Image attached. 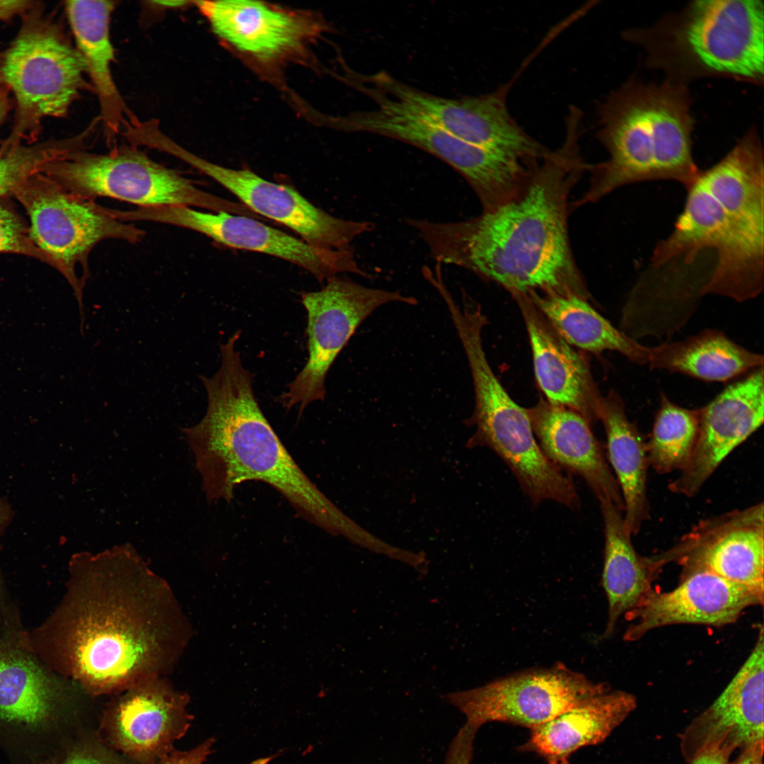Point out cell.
Here are the masks:
<instances>
[{
    "label": "cell",
    "instance_id": "1",
    "mask_svg": "<svg viewBox=\"0 0 764 764\" xmlns=\"http://www.w3.org/2000/svg\"><path fill=\"white\" fill-rule=\"evenodd\" d=\"M192 635L169 584L122 543L74 554L61 602L21 642L54 673L100 694L166 677Z\"/></svg>",
    "mask_w": 764,
    "mask_h": 764
},
{
    "label": "cell",
    "instance_id": "2",
    "mask_svg": "<svg viewBox=\"0 0 764 764\" xmlns=\"http://www.w3.org/2000/svg\"><path fill=\"white\" fill-rule=\"evenodd\" d=\"M562 145L533 164L519 191L497 207L458 221L407 219L439 264L464 268L514 295L531 291L587 299L568 231L569 196L587 171L580 126L566 123Z\"/></svg>",
    "mask_w": 764,
    "mask_h": 764
},
{
    "label": "cell",
    "instance_id": "3",
    "mask_svg": "<svg viewBox=\"0 0 764 764\" xmlns=\"http://www.w3.org/2000/svg\"><path fill=\"white\" fill-rule=\"evenodd\" d=\"M236 332L220 345L221 365L210 378L199 376L207 394L205 415L183 428L210 502H230L235 487L250 480L281 493L309 522L353 543L364 530L338 509L303 472L262 413L253 390L254 375L244 368Z\"/></svg>",
    "mask_w": 764,
    "mask_h": 764
},
{
    "label": "cell",
    "instance_id": "4",
    "mask_svg": "<svg viewBox=\"0 0 764 764\" xmlns=\"http://www.w3.org/2000/svg\"><path fill=\"white\" fill-rule=\"evenodd\" d=\"M671 233L651 262L709 282L708 295L743 302L764 284V156L744 135L718 163L701 170Z\"/></svg>",
    "mask_w": 764,
    "mask_h": 764
},
{
    "label": "cell",
    "instance_id": "5",
    "mask_svg": "<svg viewBox=\"0 0 764 764\" xmlns=\"http://www.w3.org/2000/svg\"><path fill=\"white\" fill-rule=\"evenodd\" d=\"M693 123L686 85L630 79L613 91L598 108L596 137L608 158L589 164L588 188L570 202L571 212L639 182L673 180L687 189L701 171L692 154Z\"/></svg>",
    "mask_w": 764,
    "mask_h": 764
},
{
    "label": "cell",
    "instance_id": "6",
    "mask_svg": "<svg viewBox=\"0 0 764 764\" xmlns=\"http://www.w3.org/2000/svg\"><path fill=\"white\" fill-rule=\"evenodd\" d=\"M624 36L642 47L647 64L671 81L685 85L695 79L724 77L763 84V1H694Z\"/></svg>",
    "mask_w": 764,
    "mask_h": 764
},
{
    "label": "cell",
    "instance_id": "7",
    "mask_svg": "<svg viewBox=\"0 0 764 764\" xmlns=\"http://www.w3.org/2000/svg\"><path fill=\"white\" fill-rule=\"evenodd\" d=\"M20 30L0 55V79L16 100L6 139L34 143L46 117H63L87 86L85 63L63 28L39 2L21 16Z\"/></svg>",
    "mask_w": 764,
    "mask_h": 764
},
{
    "label": "cell",
    "instance_id": "8",
    "mask_svg": "<svg viewBox=\"0 0 764 764\" xmlns=\"http://www.w3.org/2000/svg\"><path fill=\"white\" fill-rule=\"evenodd\" d=\"M79 137L41 170L66 190L84 199L107 197L139 207L183 205L251 216L245 205L197 187L178 171L151 159L133 145L98 154L81 147Z\"/></svg>",
    "mask_w": 764,
    "mask_h": 764
},
{
    "label": "cell",
    "instance_id": "9",
    "mask_svg": "<svg viewBox=\"0 0 764 764\" xmlns=\"http://www.w3.org/2000/svg\"><path fill=\"white\" fill-rule=\"evenodd\" d=\"M12 195L29 216L33 242L72 287L83 329L86 284L77 274L78 268L86 282L90 277L88 257L98 243L117 239L137 243L144 238L145 231L117 219L95 200L66 190L41 170L22 181Z\"/></svg>",
    "mask_w": 764,
    "mask_h": 764
},
{
    "label": "cell",
    "instance_id": "10",
    "mask_svg": "<svg viewBox=\"0 0 764 764\" xmlns=\"http://www.w3.org/2000/svg\"><path fill=\"white\" fill-rule=\"evenodd\" d=\"M301 303L307 312V361L281 397L289 410L306 406L325 396V381L338 354L361 324L378 308L390 303L415 305L417 300L399 291L372 288L335 277L320 290L306 292Z\"/></svg>",
    "mask_w": 764,
    "mask_h": 764
},
{
    "label": "cell",
    "instance_id": "11",
    "mask_svg": "<svg viewBox=\"0 0 764 764\" xmlns=\"http://www.w3.org/2000/svg\"><path fill=\"white\" fill-rule=\"evenodd\" d=\"M374 110L350 113V132L395 139L422 149L451 166L466 180L482 209L508 199L520 182L522 166L516 159L465 142L434 124L386 101Z\"/></svg>",
    "mask_w": 764,
    "mask_h": 764
},
{
    "label": "cell",
    "instance_id": "12",
    "mask_svg": "<svg viewBox=\"0 0 764 764\" xmlns=\"http://www.w3.org/2000/svg\"><path fill=\"white\" fill-rule=\"evenodd\" d=\"M610 686L593 682L562 663L528 669L445 698L478 729L502 722L533 729Z\"/></svg>",
    "mask_w": 764,
    "mask_h": 764
},
{
    "label": "cell",
    "instance_id": "13",
    "mask_svg": "<svg viewBox=\"0 0 764 764\" xmlns=\"http://www.w3.org/2000/svg\"><path fill=\"white\" fill-rule=\"evenodd\" d=\"M193 3L222 45L255 69L269 74L302 57L327 28L321 18L310 11L262 1Z\"/></svg>",
    "mask_w": 764,
    "mask_h": 764
},
{
    "label": "cell",
    "instance_id": "14",
    "mask_svg": "<svg viewBox=\"0 0 764 764\" xmlns=\"http://www.w3.org/2000/svg\"><path fill=\"white\" fill-rule=\"evenodd\" d=\"M129 216L133 221H154L185 228L228 247L282 259L306 270L320 282L347 273L369 277L352 250L316 248L253 217L226 212H202L183 205L137 207L130 212Z\"/></svg>",
    "mask_w": 764,
    "mask_h": 764
},
{
    "label": "cell",
    "instance_id": "15",
    "mask_svg": "<svg viewBox=\"0 0 764 764\" xmlns=\"http://www.w3.org/2000/svg\"><path fill=\"white\" fill-rule=\"evenodd\" d=\"M166 153L219 183L254 214L289 228L314 247L352 250L354 239L374 228L370 221L336 217L316 207L289 185L271 182L248 169H233L212 163L175 141L168 144Z\"/></svg>",
    "mask_w": 764,
    "mask_h": 764
},
{
    "label": "cell",
    "instance_id": "16",
    "mask_svg": "<svg viewBox=\"0 0 764 764\" xmlns=\"http://www.w3.org/2000/svg\"><path fill=\"white\" fill-rule=\"evenodd\" d=\"M764 591L727 580L700 567H683L681 581L668 591L652 590L624 616V639L634 642L671 625L721 627L737 620L752 606L763 605Z\"/></svg>",
    "mask_w": 764,
    "mask_h": 764
},
{
    "label": "cell",
    "instance_id": "17",
    "mask_svg": "<svg viewBox=\"0 0 764 764\" xmlns=\"http://www.w3.org/2000/svg\"><path fill=\"white\" fill-rule=\"evenodd\" d=\"M763 367L727 386L700 408L699 430L691 458L668 489L695 496L731 451L763 423Z\"/></svg>",
    "mask_w": 764,
    "mask_h": 764
},
{
    "label": "cell",
    "instance_id": "18",
    "mask_svg": "<svg viewBox=\"0 0 764 764\" xmlns=\"http://www.w3.org/2000/svg\"><path fill=\"white\" fill-rule=\"evenodd\" d=\"M764 633L760 627L748 659L719 697L680 734L686 763L706 747L744 750L763 741Z\"/></svg>",
    "mask_w": 764,
    "mask_h": 764
},
{
    "label": "cell",
    "instance_id": "19",
    "mask_svg": "<svg viewBox=\"0 0 764 764\" xmlns=\"http://www.w3.org/2000/svg\"><path fill=\"white\" fill-rule=\"evenodd\" d=\"M763 504L701 521L678 542L683 567H700L764 591Z\"/></svg>",
    "mask_w": 764,
    "mask_h": 764
},
{
    "label": "cell",
    "instance_id": "20",
    "mask_svg": "<svg viewBox=\"0 0 764 764\" xmlns=\"http://www.w3.org/2000/svg\"><path fill=\"white\" fill-rule=\"evenodd\" d=\"M522 311L534 371L548 403L574 410L588 422L600 417L603 398L584 359L566 342L526 295H514Z\"/></svg>",
    "mask_w": 764,
    "mask_h": 764
},
{
    "label": "cell",
    "instance_id": "21",
    "mask_svg": "<svg viewBox=\"0 0 764 764\" xmlns=\"http://www.w3.org/2000/svg\"><path fill=\"white\" fill-rule=\"evenodd\" d=\"M123 691L114 716L119 746L139 756H161L190 725L187 694L175 690L166 677L144 680Z\"/></svg>",
    "mask_w": 764,
    "mask_h": 764
},
{
    "label": "cell",
    "instance_id": "22",
    "mask_svg": "<svg viewBox=\"0 0 764 764\" xmlns=\"http://www.w3.org/2000/svg\"><path fill=\"white\" fill-rule=\"evenodd\" d=\"M508 86L479 96H434L428 115L436 126L465 142L524 163L538 159L546 148L511 116L506 104Z\"/></svg>",
    "mask_w": 764,
    "mask_h": 764
},
{
    "label": "cell",
    "instance_id": "23",
    "mask_svg": "<svg viewBox=\"0 0 764 764\" xmlns=\"http://www.w3.org/2000/svg\"><path fill=\"white\" fill-rule=\"evenodd\" d=\"M527 410L546 458L560 469L581 477L599 501L610 500L624 511L618 483L586 419L574 410L546 403Z\"/></svg>",
    "mask_w": 764,
    "mask_h": 764
},
{
    "label": "cell",
    "instance_id": "24",
    "mask_svg": "<svg viewBox=\"0 0 764 764\" xmlns=\"http://www.w3.org/2000/svg\"><path fill=\"white\" fill-rule=\"evenodd\" d=\"M604 535V562L602 585L608 605V621L603 636H610L622 615L635 608L652 589L662 568L677 561L675 548L645 557L635 549L631 534L626 530L622 512L612 502L599 501Z\"/></svg>",
    "mask_w": 764,
    "mask_h": 764
},
{
    "label": "cell",
    "instance_id": "25",
    "mask_svg": "<svg viewBox=\"0 0 764 764\" xmlns=\"http://www.w3.org/2000/svg\"><path fill=\"white\" fill-rule=\"evenodd\" d=\"M637 705L634 695L610 685L531 729L520 750L536 753L548 761L568 757L580 748L604 741Z\"/></svg>",
    "mask_w": 764,
    "mask_h": 764
},
{
    "label": "cell",
    "instance_id": "26",
    "mask_svg": "<svg viewBox=\"0 0 764 764\" xmlns=\"http://www.w3.org/2000/svg\"><path fill=\"white\" fill-rule=\"evenodd\" d=\"M114 7L111 1L77 0L65 3L76 48L98 95L101 120L109 137L122 132L132 116L112 74L115 54L110 24Z\"/></svg>",
    "mask_w": 764,
    "mask_h": 764
},
{
    "label": "cell",
    "instance_id": "27",
    "mask_svg": "<svg viewBox=\"0 0 764 764\" xmlns=\"http://www.w3.org/2000/svg\"><path fill=\"white\" fill-rule=\"evenodd\" d=\"M599 419L605 427L608 459L625 505V526L631 535H636L649 516L646 443L615 392L603 398Z\"/></svg>",
    "mask_w": 764,
    "mask_h": 764
},
{
    "label": "cell",
    "instance_id": "28",
    "mask_svg": "<svg viewBox=\"0 0 764 764\" xmlns=\"http://www.w3.org/2000/svg\"><path fill=\"white\" fill-rule=\"evenodd\" d=\"M647 365L705 381L725 382L763 367V357L720 330L705 329L685 340L650 347Z\"/></svg>",
    "mask_w": 764,
    "mask_h": 764
},
{
    "label": "cell",
    "instance_id": "29",
    "mask_svg": "<svg viewBox=\"0 0 764 764\" xmlns=\"http://www.w3.org/2000/svg\"><path fill=\"white\" fill-rule=\"evenodd\" d=\"M526 296L569 345L594 353L615 351L633 363L648 364L650 347L614 327L586 302V299L574 294L534 291Z\"/></svg>",
    "mask_w": 764,
    "mask_h": 764
},
{
    "label": "cell",
    "instance_id": "30",
    "mask_svg": "<svg viewBox=\"0 0 764 764\" xmlns=\"http://www.w3.org/2000/svg\"><path fill=\"white\" fill-rule=\"evenodd\" d=\"M0 635V719L35 724L50 714L59 681L24 648Z\"/></svg>",
    "mask_w": 764,
    "mask_h": 764
},
{
    "label": "cell",
    "instance_id": "31",
    "mask_svg": "<svg viewBox=\"0 0 764 764\" xmlns=\"http://www.w3.org/2000/svg\"><path fill=\"white\" fill-rule=\"evenodd\" d=\"M699 423L700 408L683 407L661 394L646 443L649 465L659 474L683 470L693 454Z\"/></svg>",
    "mask_w": 764,
    "mask_h": 764
},
{
    "label": "cell",
    "instance_id": "32",
    "mask_svg": "<svg viewBox=\"0 0 764 764\" xmlns=\"http://www.w3.org/2000/svg\"><path fill=\"white\" fill-rule=\"evenodd\" d=\"M68 145L69 139L34 143H13L5 139L0 146V197L12 195L22 181L41 170Z\"/></svg>",
    "mask_w": 764,
    "mask_h": 764
},
{
    "label": "cell",
    "instance_id": "33",
    "mask_svg": "<svg viewBox=\"0 0 764 764\" xmlns=\"http://www.w3.org/2000/svg\"><path fill=\"white\" fill-rule=\"evenodd\" d=\"M0 253L35 257L49 265L47 256L33 242L29 226L11 205L0 201Z\"/></svg>",
    "mask_w": 764,
    "mask_h": 764
},
{
    "label": "cell",
    "instance_id": "34",
    "mask_svg": "<svg viewBox=\"0 0 764 764\" xmlns=\"http://www.w3.org/2000/svg\"><path fill=\"white\" fill-rule=\"evenodd\" d=\"M478 730L468 723L460 729L449 746L444 764H470Z\"/></svg>",
    "mask_w": 764,
    "mask_h": 764
},
{
    "label": "cell",
    "instance_id": "35",
    "mask_svg": "<svg viewBox=\"0 0 764 764\" xmlns=\"http://www.w3.org/2000/svg\"><path fill=\"white\" fill-rule=\"evenodd\" d=\"M213 738L187 751H168L159 757L158 764H203L212 752Z\"/></svg>",
    "mask_w": 764,
    "mask_h": 764
},
{
    "label": "cell",
    "instance_id": "36",
    "mask_svg": "<svg viewBox=\"0 0 764 764\" xmlns=\"http://www.w3.org/2000/svg\"><path fill=\"white\" fill-rule=\"evenodd\" d=\"M735 750L732 748L712 745L696 754L688 764H732L731 757Z\"/></svg>",
    "mask_w": 764,
    "mask_h": 764
},
{
    "label": "cell",
    "instance_id": "37",
    "mask_svg": "<svg viewBox=\"0 0 764 764\" xmlns=\"http://www.w3.org/2000/svg\"><path fill=\"white\" fill-rule=\"evenodd\" d=\"M35 3L30 1H0V21H10L16 16L21 17Z\"/></svg>",
    "mask_w": 764,
    "mask_h": 764
},
{
    "label": "cell",
    "instance_id": "38",
    "mask_svg": "<svg viewBox=\"0 0 764 764\" xmlns=\"http://www.w3.org/2000/svg\"><path fill=\"white\" fill-rule=\"evenodd\" d=\"M763 741L741 751L732 764H763Z\"/></svg>",
    "mask_w": 764,
    "mask_h": 764
},
{
    "label": "cell",
    "instance_id": "39",
    "mask_svg": "<svg viewBox=\"0 0 764 764\" xmlns=\"http://www.w3.org/2000/svg\"><path fill=\"white\" fill-rule=\"evenodd\" d=\"M11 91L0 79V127L11 108Z\"/></svg>",
    "mask_w": 764,
    "mask_h": 764
},
{
    "label": "cell",
    "instance_id": "40",
    "mask_svg": "<svg viewBox=\"0 0 764 764\" xmlns=\"http://www.w3.org/2000/svg\"><path fill=\"white\" fill-rule=\"evenodd\" d=\"M11 509L8 503L0 499V538L11 520Z\"/></svg>",
    "mask_w": 764,
    "mask_h": 764
},
{
    "label": "cell",
    "instance_id": "41",
    "mask_svg": "<svg viewBox=\"0 0 764 764\" xmlns=\"http://www.w3.org/2000/svg\"><path fill=\"white\" fill-rule=\"evenodd\" d=\"M64 764H105L102 762L86 756L74 757Z\"/></svg>",
    "mask_w": 764,
    "mask_h": 764
},
{
    "label": "cell",
    "instance_id": "42",
    "mask_svg": "<svg viewBox=\"0 0 764 764\" xmlns=\"http://www.w3.org/2000/svg\"><path fill=\"white\" fill-rule=\"evenodd\" d=\"M548 764H570L567 757L561 758L555 760H550L548 761Z\"/></svg>",
    "mask_w": 764,
    "mask_h": 764
}]
</instances>
